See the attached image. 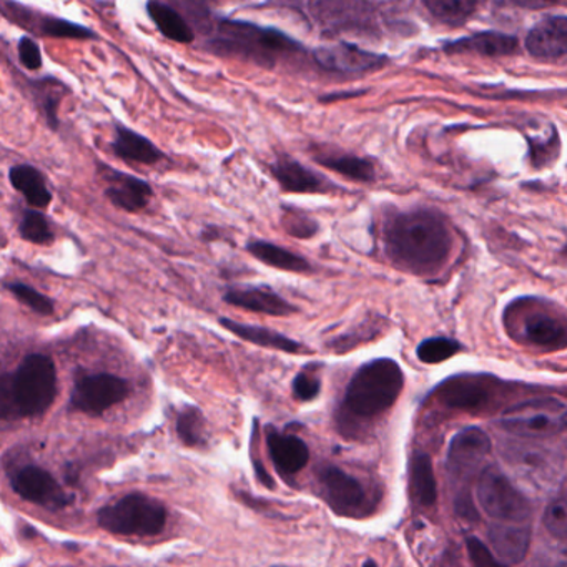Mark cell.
Masks as SVG:
<instances>
[{
  "label": "cell",
  "instance_id": "obj_12",
  "mask_svg": "<svg viewBox=\"0 0 567 567\" xmlns=\"http://www.w3.org/2000/svg\"><path fill=\"white\" fill-rule=\"evenodd\" d=\"M520 333L527 343L543 350H560L567 347V320L543 310L524 313Z\"/></svg>",
  "mask_w": 567,
  "mask_h": 567
},
{
  "label": "cell",
  "instance_id": "obj_26",
  "mask_svg": "<svg viewBox=\"0 0 567 567\" xmlns=\"http://www.w3.org/2000/svg\"><path fill=\"white\" fill-rule=\"evenodd\" d=\"M410 484L411 494L420 506H434L437 497L436 477L427 454H416L411 461Z\"/></svg>",
  "mask_w": 567,
  "mask_h": 567
},
{
  "label": "cell",
  "instance_id": "obj_35",
  "mask_svg": "<svg viewBox=\"0 0 567 567\" xmlns=\"http://www.w3.org/2000/svg\"><path fill=\"white\" fill-rule=\"evenodd\" d=\"M41 32L49 38L55 39H78V41H84V39L94 38V32L89 31L87 28L81 24H74V22L65 21L61 18H42Z\"/></svg>",
  "mask_w": 567,
  "mask_h": 567
},
{
  "label": "cell",
  "instance_id": "obj_6",
  "mask_svg": "<svg viewBox=\"0 0 567 567\" xmlns=\"http://www.w3.org/2000/svg\"><path fill=\"white\" fill-rule=\"evenodd\" d=\"M476 494L481 507L494 519L524 523L529 517V503L499 467H484L477 477Z\"/></svg>",
  "mask_w": 567,
  "mask_h": 567
},
{
  "label": "cell",
  "instance_id": "obj_29",
  "mask_svg": "<svg viewBox=\"0 0 567 567\" xmlns=\"http://www.w3.org/2000/svg\"><path fill=\"white\" fill-rule=\"evenodd\" d=\"M424 4L440 21L461 24L476 11L477 0H424Z\"/></svg>",
  "mask_w": 567,
  "mask_h": 567
},
{
  "label": "cell",
  "instance_id": "obj_34",
  "mask_svg": "<svg viewBox=\"0 0 567 567\" xmlns=\"http://www.w3.org/2000/svg\"><path fill=\"white\" fill-rule=\"evenodd\" d=\"M461 350L460 343L447 338H431L417 347V358L423 363L436 364L450 360Z\"/></svg>",
  "mask_w": 567,
  "mask_h": 567
},
{
  "label": "cell",
  "instance_id": "obj_7",
  "mask_svg": "<svg viewBox=\"0 0 567 567\" xmlns=\"http://www.w3.org/2000/svg\"><path fill=\"white\" fill-rule=\"evenodd\" d=\"M320 484L328 506L338 516L361 517L373 509L364 484L341 467H323L320 471Z\"/></svg>",
  "mask_w": 567,
  "mask_h": 567
},
{
  "label": "cell",
  "instance_id": "obj_25",
  "mask_svg": "<svg viewBox=\"0 0 567 567\" xmlns=\"http://www.w3.org/2000/svg\"><path fill=\"white\" fill-rule=\"evenodd\" d=\"M147 11L152 21L165 38L178 42V44H192L194 42L195 35L190 25L174 8L164 4V2L152 0V2H148Z\"/></svg>",
  "mask_w": 567,
  "mask_h": 567
},
{
  "label": "cell",
  "instance_id": "obj_22",
  "mask_svg": "<svg viewBox=\"0 0 567 567\" xmlns=\"http://www.w3.org/2000/svg\"><path fill=\"white\" fill-rule=\"evenodd\" d=\"M112 148L118 158L131 164L135 162V164L154 165L164 158V154L148 138L122 125H118L115 132Z\"/></svg>",
  "mask_w": 567,
  "mask_h": 567
},
{
  "label": "cell",
  "instance_id": "obj_40",
  "mask_svg": "<svg viewBox=\"0 0 567 567\" xmlns=\"http://www.w3.org/2000/svg\"><path fill=\"white\" fill-rule=\"evenodd\" d=\"M517 6L526 9H546L559 4L560 0H514Z\"/></svg>",
  "mask_w": 567,
  "mask_h": 567
},
{
  "label": "cell",
  "instance_id": "obj_9",
  "mask_svg": "<svg viewBox=\"0 0 567 567\" xmlns=\"http://www.w3.org/2000/svg\"><path fill=\"white\" fill-rule=\"evenodd\" d=\"M224 41L221 44L234 45L235 51H244L247 54L267 55L274 52L293 51L297 42L291 41L284 32L275 29H261L247 22L227 21L221 24Z\"/></svg>",
  "mask_w": 567,
  "mask_h": 567
},
{
  "label": "cell",
  "instance_id": "obj_20",
  "mask_svg": "<svg viewBox=\"0 0 567 567\" xmlns=\"http://www.w3.org/2000/svg\"><path fill=\"white\" fill-rule=\"evenodd\" d=\"M271 174L285 192L293 194H320L327 192V182L310 168L290 157H280L271 165Z\"/></svg>",
  "mask_w": 567,
  "mask_h": 567
},
{
  "label": "cell",
  "instance_id": "obj_32",
  "mask_svg": "<svg viewBox=\"0 0 567 567\" xmlns=\"http://www.w3.org/2000/svg\"><path fill=\"white\" fill-rule=\"evenodd\" d=\"M6 288H8V290L11 291V293L21 301V303L31 308L35 313L44 315V317H49V315L54 313V301H52L51 298L45 297L41 291L35 290L31 285L8 284L6 285Z\"/></svg>",
  "mask_w": 567,
  "mask_h": 567
},
{
  "label": "cell",
  "instance_id": "obj_31",
  "mask_svg": "<svg viewBox=\"0 0 567 567\" xmlns=\"http://www.w3.org/2000/svg\"><path fill=\"white\" fill-rule=\"evenodd\" d=\"M19 231L24 240L31 241L35 245H48L54 240L51 225L48 218L41 212L28 210L22 215L21 224H19Z\"/></svg>",
  "mask_w": 567,
  "mask_h": 567
},
{
  "label": "cell",
  "instance_id": "obj_30",
  "mask_svg": "<svg viewBox=\"0 0 567 567\" xmlns=\"http://www.w3.org/2000/svg\"><path fill=\"white\" fill-rule=\"evenodd\" d=\"M177 434L182 443L190 447L204 446L207 443L205 417L198 408H187L177 417Z\"/></svg>",
  "mask_w": 567,
  "mask_h": 567
},
{
  "label": "cell",
  "instance_id": "obj_17",
  "mask_svg": "<svg viewBox=\"0 0 567 567\" xmlns=\"http://www.w3.org/2000/svg\"><path fill=\"white\" fill-rule=\"evenodd\" d=\"M109 187L105 190L109 200L115 207L122 208L125 212H141L142 208L147 207L151 202L152 192L151 185L134 175L122 174V172L111 171L107 168Z\"/></svg>",
  "mask_w": 567,
  "mask_h": 567
},
{
  "label": "cell",
  "instance_id": "obj_23",
  "mask_svg": "<svg viewBox=\"0 0 567 567\" xmlns=\"http://www.w3.org/2000/svg\"><path fill=\"white\" fill-rule=\"evenodd\" d=\"M9 181L12 187L24 195L29 205L35 208H45L52 200L51 190L45 184L44 175L32 165H16L9 171Z\"/></svg>",
  "mask_w": 567,
  "mask_h": 567
},
{
  "label": "cell",
  "instance_id": "obj_39",
  "mask_svg": "<svg viewBox=\"0 0 567 567\" xmlns=\"http://www.w3.org/2000/svg\"><path fill=\"white\" fill-rule=\"evenodd\" d=\"M466 547L471 560L476 566H497L499 564L494 554H491V550L487 549L486 544L477 539V537H467Z\"/></svg>",
  "mask_w": 567,
  "mask_h": 567
},
{
  "label": "cell",
  "instance_id": "obj_41",
  "mask_svg": "<svg viewBox=\"0 0 567 567\" xmlns=\"http://www.w3.org/2000/svg\"><path fill=\"white\" fill-rule=\"evenodd\" d=\"M566 423H567V414H566Z\"/></svg>",
  "mask_w": 567,
  "mask_h": 567
},
{
  "label": "cell",
  "instance_id": "obj_36",
  "mask_svg": "<svg viewBox=\"0 0 567 567\" xmlns=\"http://www.w3.org/2000/svg\"><path fill=\"white\" fill-rule=\"evenodd\" d=\"M291 388H293V396L297 398L298 401L307 403V401H313L315 398L320 394L321 381L320 378L305 370L295 377Z\"/></svg>",
  "mask_w": 567,
  "mask_h": 567
},
{
  "label": "cell",
  "instance_id": "obj_3",
  "mask_svg": "<svg viewBox=\"0 0 567 567\" xmlns=\"http://www.w3.org/2000/svg\"><path fill=\"white\" fill-rule=\"evenodd\" d=\"M58 396V370L54 361L32 353L19 364L18 371L0 381L2 420L34 417L45 413Z\"/></svg>",
  "mask_w": 567,
  "mask_h": 567
},
{
  "label": "cell",
  "instance_id": "obj_16",
  "mask_svg": "<svg viewBox=\"0 0 567 567\" xmlns=\"http://www.w3.org/2000/svg\"><path fill=\"white\" fill-rule=\"evenodd\" d=\"M487 539L494 554L506 564L523 563L527 556L530 544V527L520 526L519 523H499L493 524L487 530Z\"/></svg>",
  "mask_w": 567,
  "mask_h": 567
},
{
  "label": "cell",
  "instance_id": "obj_8",
  "mask_svg": "<svg viewBox=\"0 0 567 567\" xmlns=\"http://www.w3.org/2000/svg\"><path fill=\"white\" fill-rule=\"evenodd\" d=\"M128 393L131 386L124 378L109 373L87 374L75 381L71 404L82 413L102 414L109 408L122 403Z\"/></svg>",
  "mask_w": 567,
  "mask_h": 567
},
{
  "label": "cell",
  "instance_id": "obj_19",
  "mask_svg": "<svg viewBox=\"0 0 567 567\" xmlns=\"http://www.w3.org/2000/svg\"><path fill=\"white\" fill-rule=\"evenodd\" d=\"M315 61L334 72H364L383 64V58L350 44L330 45L315 51Z\"/></svg>",
  "mask_w": 567,
  "mask_h": 567
},
{
  "label": "cell",
  "instance_id": "obj_28",
  "mask_svg": "<svg viewBox=\"0 0 567 567\" xmlns=\"http://www.w3.org/2000/svg\"><path fill=\"white\" fill-rule=\"evenodd\" d=\"M318 164L343 177L357 182H371L374 178V167L371 162L353 155H330V157H318Z\"/></svg>",
  "mask_w": 567,
  "mask_h": 567
},
{
  "label": "cell",
  "instance_id": "obj_27",
  "mask_svg": "<svg viewBox=\"0 0 567 567\" xmlns=\"http://www.w3.org/2000/svg\"><path fill=\"white\" fill-rule=\"evenodd\" d=\"M517 49V41L511 35L504 34H480L473 38L463 39L454 42L447 51L456 52H476V54L496 58V55H509Z\"/></svg>",
  "mask_w": 567,
  "mask_h": 567
},
{
  "label": "cell",
  "instance_id": "obj_13",
  "mask_svg": "<svg viewBox=\"0 0 567 567\" xmlns=\"http://www.w3.org/2000/svg\"><path fill=\"white\" fill-rule=\"evenodd\" d=\"M267 446L275 467L284 476L300 473L310 461V447L301 437L280 433L274 426L267 427Z\"/></svg>",
  "mask_w": 567,
  "mask_h": 567
},
{
  "label": "cell",
  "instance_id": "obj_15",
  "mask_svg": "<svg viewBox=\"0 0 567 567\" xmlns=\"http://www.w3.org/2000/svg\"><path fill=\"white\" fill-rule=\"evenodd\" d=\"M436 398L444 406L456 408V410H477L486 406L491 398V388L481 378H451L437 388Z\"/></svg>",
  "mask_w": 567,
  "mask_h": 567
},
{
  "label": "cell",
  "instance_id": "obj_11",
  "mask_svg": "<svg viewBox=\"0 0 567 567\" xmlns=\"http://www.w3.org/2000/svg\"><path fill=\"white\" fill-rule=\"evenodd\" d=\"M491 451V440L481 427L471 426L456 433L447 447V470L456 481H466L476 473Z\"/></svg>",
  "mask_w": 567,
  "mask_h": 567
},
{
  "label": "cell",
  "instance_id": "obj_1",
  "mask_svg": "<svg viewBox=\"0 0 567 567\" xmlns=\"http://www.w3.org/2000/svg\"><path fill=\"white\" fill-rule=\"evenodd\" d=\"M384 245L394 264L414 274H434L451 255L453 238L446 221L433 212L398 215L388 224Z\"/></svg>",
  "mask_w": 567,
  "mask_h": 567
},
{
  "label": "cell",
  "instance_id": "obj_2",
  "mask_svg": "<svg viewBox=\"0 0 567 567\" xmlns=\"http://www.w3.org/2000/svg\"><path fill=\"white\" fill-rule=\"evenodd\" d=\"M404 386L403 371L390 358L363 364L351 378L338 410V426L347 434L357 431L360 424L373 421L386 413Z\"/></svg>",
  "mask_w": 567,
  "mask_h": 567
},
{
  "label": "cell",
  "instance_id": "obj_14",
  "mask_svg": "<svg viewBox=\"0 0 567 567\" xmlns=\"http://www.w3.org/2000/svg\"><path fill=\"white\" fill-rule=\"evenodd\" d=\"M224 301L231 307L244 308L254 313L270 315V317H290L297 313V308L270 287L231 288L224 295Z\"/></svg>",
  "mask_w": 567,
  "mask_h": 567
},
{
  "label": "cell",
  "instance_id": "obj_4",
  "mask_svg": "<svg viewBox=\"0 0 567 567\" xmlns=\"http://www.w3.org/2000/svg\"><path fill=\"white\" fill-rule=\"evenodd\" d=\"M97 523L102 529L118 536H157L167 524V509L154 497L128 494L102 507Z\"/></svg>",
  "mask_w": 567,
  "mask_h": 567
},
{
  "label": "cell",
  "instance_id": "obj_10",
  "mask_svg": "<svg viewBox=\"0 0 567 567\" xmlns=\"http://www.w3.org/2000/svg\"><path fill=\"white\" fill-rule=\"evenodd\" d=\"M11 484L14 493L22 499L49 511L64 509L71 503V497L44 467L32 464L21 467L12 474Z\"/></svg>",
  "mask_w": 567,
  "mask_h": 567
},
{
  "label": "cell",
  "instance_id": "obj_18",
  "mask_svg": "<svg viewBox=\"0 0 567 567\" xmlns=\"http://www.w3.org/2000/svg\"><path fill=\"white\" fill-rule=\"evenodd\" d=\"M530 55L539 59H557L567 55V18L544 19L530 29L526 38Z\"/></svg>",
  "mask_w": 567,
  "mask_h": 567
},
{
  "label": "cell",
  "instance_id": "obj_24",
  "mask_svg": "<svg viewBox=\"0 0 567 567\" xmlns=\"http://www.w3.org/2000/svg\"><path fill=\"white\" fill-rule=\"evenodd\" d=\"M248 254L257 258L268 267L277 268L281 271H293V274H308L311 271L310 261L287 248L278 247L270 241H250L247 245Z\"/></svg>",
  "mask_w": 567,
  "mask_h": 567
},
{
  "label": "cell",
  "instance_id": "obj_37",
  "mask_svg": "<svg viewBox=\"0 0 567 567\" xmlns=\"http://www.w3.org/2000/svg\"><path fill=\"white\" fill-rule=\"evenodd\" d=\"M284 225L288 234L297 238H311L318 230V225L311 218L303 214H297V212H287Z\"/></svg>",
  "mask_w": 567,
  "mask_h": 567
},
{
  "label": "cell",
  "instance_id": "obj_38",
  "mask_svg": "<svg viewBox=\"0 0 567 567\" xmlns=\"http://www.w3.org/2000/svg\"><path fill=\"white\" fill-rule=\"evenodd\" d=\"M18 51L19 59H21L22 65H24L28 71H38V69L42 68V54L38 42L29 38L21 39Z\"/></svg>",
  "mask_w": 567,
  "mask_h": 567
},
{
  "label": "cell",
  "instance_id": "obj_21",
  "mask_svg": "<svg viewBox=\"0 0 567 567\" xmlns=\"http://www.w3.org/2000/svg\"><path fill=\"white\" fill-rule=\"evenodd\" d=\"M220 324L225 330L234 333L235 337L241 338V340L248 341V343L257 344V347L284 351V353L290 354H298L305 351L303 344L278 333V331L270 330V328L245 324L240 323V321L228 320V318H220Z\"/></svg>",
  "mask_w": 567,
  "mask_h": 567
},
{
  "label": "cell",
  "instance_id": "obj_33",
  "mask_svg": "<svg viewBox=\"0 0 567 567\" xmlns=\"http://www.w3.org/2000/svg\"><path fill=\"white\" fill-rule=\"evenodd\" d=\"M543 524L550 536L567 540V494L547 504L543 514Z\"/></svg>",
  "mask_w": 567,
  "mask_h": 567
},
{
  "label": "cell",
  "instance_id": "obj_5",
  "mask_svg": "<svg viewBox=\"0 0 567 567\" xmlns=\"http://www.w3.org/2000/svg\"><path fill=\"white\" fill-rule=\"evenodd\" d=\"M567 406L553 398L524 401L501 414L507 433L524 437H546L567 431Z\"/></svg>",
  "mask_w": 567,
  "mask_h": 567
}]
</instances>
